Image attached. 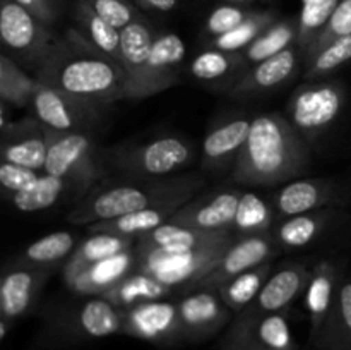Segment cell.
Masks as SVG:
<instances>
[{
    "instance_id": "6da1fadb",
    "label": "cell",
    "mask_w": 351,
    "mask_h": 350,
    "mask_svg": "<svg viewBox=\"0 0 351 350\" xmlns=\"http://www.w3.org/2000/svg\"><path fill=\"white\" fill-rule=\"evenodd\" d=\"M34 78L41 84L110 105L125 100V71L119 62L99 51L77 27L65 31Z\"/></svg>"
},
{
    "instance_id": "7a4b0ae2",
    "label": "cell",
    "mask_w": 351,
    "mask_h": 350,
    "mask_svg": "<svg viewBox=\"0 0 351 350\" xmlns=\"http://www.w3.org/2000/svg\"><path fill=\"white\" fill-rule=\"evenodd\" d=\"M311 163L307 141L281 113L252 119L240 156L233 165V180L245 187H269L293 180Z\"/></svg>"
},
{
    "instance_id": "3957f363",
    "label": "cell",
    "mask_w": 351,
    "mask_h": 350,
    "mask_svg": "<svg viewBox=\"0 0 351 350\" xmlns=\"http://www.w3.org/2000/svg\"><path fill=\"white\" fill-rule=\"evenodd\" d=\"M204 187V178L199 175L153 178L136 184H119L93 191L82 199L67 220L72 225H91L96 222L119 218L139 209L161 205L185 202L194 198L199 189Z\"/></svg>"
},
{
    "instance_id": "277c9868",
    "label": "cell",
    "mask_w": 351,
    "mask_h": 350,
    "mask_svg": "<svg viewBox=\"0 0 351 350\" xmlns=\"http://www.w3.org/2000/svg\"><path fill=\"white\" fill-rule=\"evenodd\" d=\"M235 240L225 239L211 246L195 249H141L137 253V268L151 275L161 283L171 288H192L216 266L230 244Z\"/></svg>"
},
{
    "instance_id": "5b68a950",
    "label": "cell",
    "mask_w": 351,
    "mask_h": 350,
    "mask_svg": "<svg viewBox=\"0 0 351 350\" xmlns=\"http://www.w3.org/2000/svg\"><path fill=\"white\" fill-rule=\"evenodd\" d=\"M195 150L180 136L156 137L136 146L113 148L106 153V161L129 177H168L189 167Z\"/></svg>"
},
{
    "instance_id": "8992f818",
    "label": "cell",
    "mask_w": 351,
    "mask_h": 350,
    "mask_svg": "<svg viewBox=\"0 0 351 350\" xmlns=\"http://www.w3.org/2000/svg\"><path fill=\"white\" fill-rule=\"evenodd\" d=\"M346 89L338 81H307L287 103V119L305 141H314L338 120Z\"/></svg>"
},
{
    "instance_id": "52a82bcc",
    "label": "cell",
    "mask_w": 351,
    "mask_h": 350,
    "mask_svg": "<svg viewBox=\"0 0 351 350\" xmlns=\"http://www.w3.org/2000/svg\"><path fill=\"white\" fill-rule=\"evenodd\" d=\"M45 172L71 182L77 191H84L103 175V161L86 132H60L48 127Z\"/></svg>"
},
{
    "instance_id": "ba28073f",
    "label": "cell",
    "mask_w": 351,
    "mask_h": 350,
    "mask_svg": "<svg viewBox=\"0 0 351 350\" xmlns=\"http://www.w3.org/2000/svg\"><path fill=\"white\" fill-rule=\"evenodd\" d=\"M0 36L7 50L14 51V55L33 67L34 72L43 65L58 41L50 26L36 19L16 0H2Z\"/></svg>"
},
{
    "instance_id": "9c48e42d",
    "label": "cell",
    "mask_w": 351,
    "mask_h": 350,
    "mask_svg": "<svg viewBox=\"0 0 351 350\" xmlns=\"http://www.w3.org/2000/svg\"><path fill=\"white\" fill-rule=\"evenodd\" d=\"M103 106L105 105L38 82L31 108L34 117L50 129L60 132H86L101 120Z\"/></svg>"
},
{
    "instance_id": "30bf717a",
    "label": "cell",
    "mask_w": 351,
    "mask_h": 350,
    "mask_svg": "<svg viewBox=\"0 0 351 350\" xmlns=\"http://www.w3.org/2000/svg\"><path fill=\"white\" fill-rule=\"evenodd\" d=\"M117 333H122V309L105 297H89L50 325L51 338L65 345L105 338Z\"/></svg>"
},
{
    "instance_id": "8fae6325",
    "label": "cell",
    "mask_w": 351,
    "mask_h": 350,
    "mask_svg": "<svg viewBox=\"0 0 351 350\" xmlns=\"http://www.w3.org/2000/svg\"><path fill=\"white\" fill-rule=\"evenodd\" d=\"M221 347L223 350H297L285 312L254 318L235 314Z\"/></svg>"
},
{
    "instance_id": "7c38bea8",
    "label": "cell",
    "mask_w": 351,
    "mask_h": 350,
    "mask_svg": "<svg viewBox=\"0 0 351 350\" xmlns=\"http://www.w3.org/2000/svg\"><path fill=\"white\" fill-rule=\"evenodd\" d=\"M122 333L158 345L184 342L177 301H151L122 309Z\"/></svg>"
},
{
    "instance_id": "4fadbf2b",
    "label": "cell",
    "mask_w": 351,
    "mask_h": 350,
    "mask_svg": "<svg viewBox=\"0 0 351 350\" xmlns=\"http://www.w3.org/2000/svg\"><path fill=\"white\" fill-rule=\"evenodd\" d=\"M51 271L17 263L3 271L0 281V338H5L14 323L31 311Z\"/></svg>"
},
{
    "instance_id": "5bb4252c",
    "label": "cell",
    "mask_w": 351,
    "mask_h": 350,
    "mask_svg": "<svg viewBox=\"0 0 351 350\" xmlns=\"http://www.w3.org/2000/svg\"><path fill=\"white\" fill-rule=\"evenodd\" d=\"M184 342H201L232 323L235 312L223 302L218 290L194 288L177 301Z\"/></svg>"
},
{
    "instance_id": "9a60e30c",
    "label": "cell",
    "mask_w": 351,
    "mask_h": 350,
    "mask_svg": "<svg viewBox=\"0 0 351 350\" xmlns=\"http://www.w3.org/2000/svg\"><path fill=\"white\" fill-rule=\"evenodd\" d=\"M185 43L177 33H161L154 40L149 60L130 100H143L173 88L180 81Z\"/></svg>"
},
{
    "instance_id": "2e32d148",
    "label": "cell",
    "mask_w": 351,
    "mask_h": 350,
    "mask_svg": "<svg viewBox=\"0 0 351 350\" xmlns=\"http://www.w3.org/2000/svg\"><path fill=\"white\" fill-rule=\"evenodd\" d=\"M276 246L273 235H252L235 239L223 253L216 266L195 285L194 288H213L218 290L223 283L232 280L237 275L247 270L267 263L276 253ZM192 288V290H194Z\"/></svg>"
},
{
    "instance_id": "e0dca14e",
    "label": "cell",
    "mask_w": 351,
    "mask_h": 350,
    "mask_svg": "<svg viewBox=\"0 0 351 350\" xmlns=\"http://www.w3.org/2000/svg\"><path fill=\"white\" fill-rule=\"evenodd\" d=\"M242 189H219L192 198L173 215L171 222L206 232H232Z\"/></svg>"
},
{
    "instance_id": "ac0fdd59",
    "label": "cell",
    "mask_w": 351,
    "mask_h": 350,
    "mask_svg": "<svg viewBox=\"0 0 351 350\" xmlns=\"http://www.w3.org/2000/svg\"><path fill=\"white\" fill-rule=\"evenodd\" d=\"M2 161L45 172L48 154V127L36 117L12 120L2 129Z\"/></svg>"
},
{
    "instance_id": "d6986e66",
    "label": "cell",
    "mask_w": 351,
    "mask_h": 350,
    "mask_svg": "<svg viewBox=\"0 0 351 350\" xmlns=\"http://www.w3.org/2000/svg\"><path fill=\"white\" fill-rule=\"evenodd\" d=\"M341 196L335 182L328 178H293L273 196V209L278 216H295L339 205Z\"/></svg>"
},
{
    "instance_id": "ffe728a7",
    "label": "cell",
    "mask_w": 351,
    "mask_h": 350,
    "mask_svg": "<svg viewBox=\"0 0 351 350\" xmlns=\"http://www.w3.org/2000/svg\"><path fill=\"white\" fill-rule=\"evenodd\" d=\"M312 271H308L304 264H287L280 268L276 273L271 275L259 295L254 299L249 307L243 309L239 314L242 316H266L285 312L288 305L293 304L295 299L307 288Z\"/></svg>"
},
{
    "instance_id": "44dd1931",
    "label": "cell",
    "mask_w": 351,
    "mask_h": 350,
    "mask_svg": "<svg viewBox=\"0 0 351 350\" xmlns=\"http://www.w3.org/2000/svg\"><path fill=\"white\" fill-rule=\"evenodd\" d=\"M302 55L300 48L293 45L281 54L252 65L230 88V95L235 98H250L280 88L297 72Z\"/></svg>"
},
{
    "instance_id": "7402d4cb",
    "label": "cell",
    "mask_w": 351,
    "mask_h": 350,
    "mask_svg": "<svg viewBox=\"0 0 351 350\" xmlns=\"http://www.w3.org/2000/svg\"><path fill=\"white\" fill-rule=\"evenodd\" d=\"M137 268L136 249L123 250L112 257L93 263L82 268L72 277L64 278L67 287L82 297H101L120 280L129 277Z\"/></svg>"
},
{
    "instance_id": "603a6c76",
    "label": "cell",
    "mask_w": 351,
    "mask_h": 350,
    "mask_svg": "<svg viewBox=\"0 0 351 350\" xmlns=\"http://www.w3.org/2000/svg\"><path fill=\"white\" fill-rule=\"evenodd\" d=\"M252 119L235 117L218 124L202 141V165L209 170H223L235 165L249 137Z\"/></svg>"
},
{
    "instance_id": "cb8c5ba5",
    "label": "cell",
    "mask_w": 351,
    "mask_h": 350,
    "mask_svg": "<svg viewBox=\"0 0 351 350\" xmlns=\"http://www.w3.org/2000/svg\"><path fill=\"white\" fill-rule=\"evenodd\" d=\"M120 33H122V45H120L122 67L127 78L125 100H130L144 69H146L147 60H149L156 34L153 33L149 24L139 17L127 27H123Z\"/></svg>"
},
{
    "instance_id": "d4e9b609",
    "label": "cell",
    "mask_w": 351,
    "mask_h": 350,
    "mask_svg": "<svg viewBox=\"0 0 351 350\" xmlns=\"http://www.w3.org/2000/svg\"><path fill=\"white\" fill-rule=\"evenodd\" d=\"M338 270L329 261H321L314 268L311 280L307 285L305 294V305L311 319V340L314 342L321 333L332 304H335L336 294H338Z\"/></svg>"
},
{
    "instance_id": "484cf974",
    "label": "cell",
    "mask_w": 351,
    "mask_h": 350,
    "mask_svg": "<svg viewBox=\"0 0 351 350\" xmlns=\"http://www.w3.org/2000/svg\"><path fill=\"white\" fill-rule=\"evenodd\" d=\"M184 205L173 202V205H161L153 206V208L139 209V211L129 213V215L119 216V218L106 220V222H96L88 225L89 233H112V235L120 237H139L153 232L158 226L171 222L175 213Z\"/></svg>"
},
{
    "instance_id": "4316f807",
    "label": "cell",
    "mask_w": 351,
    "mask_h": 350,
    "mask_svg": "<svg viewBox=\"0 0 351 350\" xmlns=\"http://www.w3.org/2000/svg\"><path fill=\"white\" fill-rule=\"evenodd\" d=\"M233 232H206L168 222L158 226L153 232L139 237L136 247L141 249H195V247L211 246L225 239H232Z\"/></svg>"
},
{
    "instance_id": "83f0119b",
    "label": "cell",
    "mask_w": 351,
    "mask_h": 350,
    "mask_svg": "<svg viewBox=\"0 0 351 350\" xmlns=\"http://www.w3.org/2000/svg\"><path fill=\"white\" fill-rule=\"evenodd\" d=\"M314 343L321 350H351V278L339 285L331 312Z\"/></svg>"
},
{
    "instance_id": "f1b7e54d",
    "label": "cell",
    "mask_w": 351,
    "mask_h": 350,
    "mask_svg": "<svg viewBox=\"0 0 351 350\" xmlns=\"http://www.w3.org/2000/svg\"><path fill=\"white\" fill-rule=\"evenodd\" d=\"M332 215L335 211L331 208H322L302 213V215L288 216L271 235H273L274 242L285 249H302L321 235L322 230L331 222Z\"/></svg>"
},
{
    "instance_id": "f546056e",
    "label": "cell",
    "mask_w": 351,
    "mask_h": 350,
    "mask_svg": "<svg viewBox=\"0 0 351 350\" xmlns=\"http://www.w3.org/2000/svg\"><path fill=\"white\" fill-rule=\"evenodd\" d=\"M171 292H173L171 287L161 283L160 280L144 273V271L136 270L129 277L120 280L115 287L110 288L101 297H105L106 301H110L119 309H129L132 305L143 304V302L168 299Z\"/></svg>"
},
{
    "instance_id": "4dcf8cb0",
    "label": "cell",
    "mask_w": 351,
    "mask_h": 350,
    "mask_svg": "<svg viewBox=\"0 0 351 350\" xmlns=\"http://www.w3.org/2000/svg\"><path fill=\"white\" fill-rule=\"evenodd\" d=\"M136 242L137 239H134V237H120L112 235V233H89L88 239L77 244L72 256L65 263L64 278L72 277L89 264L132 249V247H136Z\"/></svg>"
},
{
    "instance_id": "1f68e13d",
    "label": "cell",
    "mask_w": 351,
    "mask_h": 350,
    "mask_svg": "<svg viewBox=\"0 0 351 350\" xmlns=\"http://www.w3.org/2000/svg\"><path fill=\"white\" fill-rule=\"evenodd\" d=\"M75 23L79 24L77 30L110 58L119 62L122 65V33L120 30L113 27L112 24L106 23L101 16H98L91 7L89 0H79L75 5Z\"/></svg>"
},
{
    "instance_id": "d6a6232c",
    "label": "cell",
    "mask_w": 351,
    "mask_h": 350,
    "mask_svg": "<svg viewBox=\"0 0 351 350\" xmlns=\"http://www.w3.org/2000/svg\"><path fill=\"white\" fill-rule=\"evenodd\" d=\"M75 247L77 246H75V239L72 233L65 232V230H57V232L48 233V235L31 242L17 256L16 263L24 264V266L53 270L55 264L72 256Z\"/></svg>"
},
{
    "instance_id": "836d02e7",
    "label": "cell",
    "mask_w": 351,
    "mask_h": 350,
    "mask_svg": "<svg viewBox=\"0 0 351 350\" xmlns=\"http://www.w3.org/2000/svg\"><path fill=\"white\" fill-rule=\"evenodd\" d=\"M274 209L263 196L254 191H242L235 220H233V235L252 237L267 235L274 222Z\"/></svg>"
},
{
    "instance_id": "e575fe53",
    "label": "cell",
    "mask_w": 351,
    "mask_h": 350,
    "mask_svg": "<svg viewBox=\"0 0 351 350\" xmlns=\"http://www.w3.org/2000/svg\"><path fill=\"white\" fill-rule=\"evenodd\" d=\"M298 40V19H281L271 24L254 43H250L245 50L242 51L247 65L259 64V62L267 60L274 55L281 54L287 48L297 45Z\"/></svg>"
},
{
    "instance_id": "d590c367",
    "label": "cell",
    "mask_w": 351,
    "mask_h": 350,
    "mask_svg": "<svg viewBox=\"0 0 351 350\" xmlns=\"http://www.w3.org/2000/svg\"><path fill=\"white\" fill-rule=\"evenodd\" d=\"M71 189H75V185L64 180V178L43 172L41 177L31 187L9 194V201L19 211H41V209H47L50 206L57 205L62 199V196L67 194Z\"/></svg>"
},
{
    "instance_id": "8d00e7d4",
    "label": "cell",
    "mask_w": 351,
    "mask_h": 350,
    "mask_svg": "<svg viewBox=\"0 0 351 350\" xmlns=\"http://www.w3.org/2000/svg\"><path fill=\"white\" fill-rule=\"evenodd\" d=\"M271 277V261L237 275L218 288L219 297L235 314L249 307Z\"/></svg>"
},
{
    "instance_id": "74e56055",
    "label": "cell",
    "mask_w": 351,
    "mask_h": 350,
    "mask_svg": "<svg viewBox=\"0 0 351 350\" xmlns=\"http://www.w3.org/2000/svg\"><path fill=\"white\" fill-rule=\"evenodd\" d=\"M38 79L24 72L7 54L0 57V98L10 108H26L33 105Z\"/></svg>"
},
{
    "instance_id": "f35d334b",
    "label": "cell",
    "mask_w": 351,
    "mask_h": 350,
    "mask_svg": "<svg viewBox=\"0 0 351 350\" xmlns=\"http://www.w3.org/2000/svg\"><path fill=\"white\" fill-rule=\"evenodd\" d=\"M249 67L242 51H223L218 48H208L201 51L191 64V74L199 81H218L230 78Z\"/></svg>"
},
{
    "instance_id": "ab89813d",
    "label": "cell",
    "mask_w": 351,
    "mask_h": 350,
    "mask_svg": "<svg viewBox=\"0 0 351 350\" xmlns=\"http://www.w3.org/2000/svg\"><path fill=\"white\" fill-rule=\"evenodd\" d=\"M274 23H276V16L271 10L252 12L249 19L243 21L235 30L213 38L211 48H218L223 51H243Z\"/></svg>"
},
{
    "instance_id": "60d3db41",
    "label": "cell",
    "mask_w": 351,
    "mask_h": 350,
    "mask_svg": "<svg viewBox=\"0 0 351 350\" xmlns=\"http://www.w3.org/2000/svg\"><path fill=\"white\" fill-rule=\"evenodd\" d=\"M304 7L298 16V40L297 47L305 54L312 41L319 36L332 12L341 0H302Z\"/></svg>"
},
{
    "instance_id": "b9f144b4",
    "label": "cell",
    "mask_w": 351,
    "mask_h": 350,
    "mask_svg": "<svg viewBox=\"0 0 351 350\" xmlns=\"http://www.w3.org/2000/svg\"><path fill=\"white\" fill-rule=\"evenodd\" d=\"M351 60V34L345 38H338L328 47L314 55L311 60L305 62V79L307 81H317L324 79L343 64Z\"/></svg>"
},
{
    "instance_id": "7bdbcfd3",
    "label": "cell",
    "mask_w": 351,
    "mask_h": 350,
    "mask_svg": "<svg viewBox=\"0 0 351 350\" xmlns=\"http://www.w3.org/2000/svg\"><path fill=\"white\" fill-rule=\"evenodd\" d=\"M351 34V0H341L339 5L336 7V10L332 12L331 19L328 21V24L324 26V30L319 33V36L312 41L311 47L305 50L304 58L305 62L311 60L317 51H321L322 48L328 47L329 43H332L338 38H345Z\"/></svg>"
},
{
    "instance_id": "ee69618b",
    "label": "cell",
    "mask_w": 351,
    "mask_h": 350,
    "mask_svg": "<svg viewBox=\"0 0 351 350\" xmlns=\"http://www.w3.org/2000/svg\"><path fill=\"white\" fill-rule=\"evenodd\" d=\"M252 12L254 10L243 9V7L233 5V3L216 7L206 19V33L211 34L213 38L221 36V34L235 30L245 19H249Z\"/></svg>"
},
{
    "instance_id": "f6af8a7d",
    "label": "cell",
    "mask_w": 351,
    "mask_h": 350,
    "mask_svg": "<svg viewBox=\"0 0 351 350\" xmlns=\"http://www.w3.org/2000/svg\"><path fill=\"white\" fill-rule=\"evenodd\" d=\"M93 9L113 27L122 31L137 19V12L127 0H89Z\"/></svg>"
},
{
    "instance_id": "bcb514c9",
    "label": "cell",
    "mask_w": 351,
    "mask_h": 350,
    "mask_svg": "<svg viewBox=\"0 0 351 350\" xmlns=\"http://www.w3.org/2000/svg\"><path fill=\"white\" fill-rule=\"evenodd\" d=\"M41 174L43 172L23 167V165L2 161V165H0V184L9 194H12V192H19L31 187L41 177Z\"/></svg>"
},
{
    "instance_id": "7dc6e473",
    "label": "cell",
    "mask_w": 351,
    "mask_h": 350,
    "mask_svg": "<svg viewBox=\"0 0 351 350\" xmlns=\"http://www.w3.org/2000/svg\"><path fill=\"white\" fill-rule=\"evenodd\" d=\"M16 2L47 26H53L60 17V0H16Z\"/></svg>"
},
{
    "instance_id": "c3c4849f",
    "label": "cell",
    "mask_w": 351,
    "mask_h": 350,
    "mask_svg": "<svg viewBox=\"0 0 351 350\" xmlns=\"http://www.w3.org/2000/svg\"><path fill=\"white\" fill-rule=\"evenodd\" d=\"M139 3H143L147 9L160 10V12H170L177 7V0H137Z\"/></svg>"
},
{
    "instance_id": "681fc988",
    "label": "cell",
    "mask_w": 351,
    "mask_h": 350,
    "mask_svg": "<svg viewBox=\"0 0 351 350\" xmlns=\"http://www.w3.org/2000/svg\"><path fill=\"white\" fill-rule=\"evenodd\" d=\"M225 2H230V3H242V2H252V0H225Z\"/></svg>"
},
{
    "instance_id": "f907efd6",
    "label": "cell",
    "mask_w": 351,
    "mask_h": 350,
    "mask_svg": "<svg viewBox=\"0 0 351 350\" xmlns=\"http://www.w3.org/2000/svg\"><path fill=\"white\" fill-rule=\"evenodd\" d=\"M315 350H321V349H315Z\"/></svg>"
}]
</instances>
